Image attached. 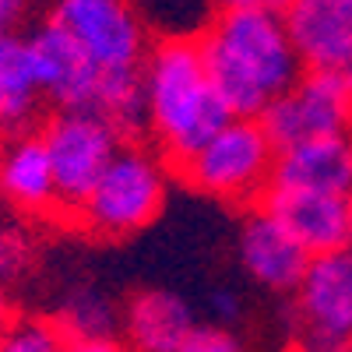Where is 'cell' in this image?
<instances>
[{
	"label": "cell",
	"instance_id": "obj_26",
	"mask_svg": "<svg viewBox=\"0 0 352 352\" xmlns=\"http://www.w3.org/2000/svg\"><path fill=\"white\" fill-rule=\"evenodd\" d=\"M8 314H11V307H8V292H4V282H0V331L8 328Z\"/></svg>",
	"mask_w": 352,
	"mask_h": 352
},
{
	"label": "cell",
	"instance_id": "obj_29",
	"mask_svg": "<svg viewBox=\"0 0 352 352\" xmlns=\"http://www.w3.org/2000/svg\"><path fill=\"white\" fill-rule=\"evenodd\" d=\"M342 4H345V8H349V11H352V0H342Z\"/></svg>",
	"mask_w": 352,
	"mask_h": 352
},
{
	"label": "cell",
	"instance_id": "obj_5",
	"mask_svg": "<svg viewBox=\"0 0 352 352\" xmlns=\"http://www.w3.org/2000/svg\"><path fill=\"white\" fill-rule=\"evenodd\" d=\"M39 134L53 166L56 208L60 215L74 219V212L92 194L102 169L124 148L127 138L96 109H56Z\"/></svg>",
	"mask_w": 352,
	"mask_h": 352
},
{
	"label": "cell",
	"instance_id": "obj_21",
	"mask_svg": "<svg viewBox=\"0 0 352 352\" xmlns=\"http://www.w3.org/2000/svg\"><path fill=\"white\" fill-rule=\"evenodd\" d=\"M28 264V243L18 232H0V282L18 278Z\"/></svg>",
	"mask_w": 352,
	"mask_h": 352
},
{
	"label": "cell",
	"instance_id": "obj_7",
	"mask_svg": "<svg viewBox=\"0 0 352 352\" xmlns=\"http://www.w3.org/2000/svg\"><path fill=\"white\" fill-rule=\"evenodd\" d=\"M257 120L268 131L275 152H285L303 141L352 131V102L338 71H303L296 85L261 109Z\"/></svg>",
	"mask_w": 352,
	"mask_h": 352
},
{
	"label": "cell",
	"instance_id": "obj_13",
	"mask_svg": "<svg viewBox=\"0 0 352 352\" xmlns=\"http://www.w3.org/2000/svg\"><path fill=\"white\" fill-rule=\"evenodd\" d=\"M268 187L352 194V131L303 141L296 148L278 152Z\"/></svg>",
	"mask_w": 352,
	"mask_h": 352
},
{
	"label": "cell",
	"instance_id": "obj_14",
	"mask_svg": "<svg viewBox=\"0 0 352 352\" xmlns=\"http://www.w3.org/2000/svg\"><path fill=\"white\" fill-rule=\"evenodd\" d=\"M0 194L25 215H56V184L46 141L36 131L8 134L0 144Z\"/></svg>",
	"mask_w": 352,
	"mask_h": 352
},
{
	"label": "cell",
	"instance_id": "obj_4",
	"mask_svg": "<svg viewBox=\"0 0 352 352\" xmlns=\"http://www.w3.org/2000/svg\"><path fill=\"white\" fill-rule=\"evenodd\" d=\"M275 144L257 116H232L201 148L176 166L184 180L219 201H261L272 184Z\"/></svg>",
	"mask_w": 352,
	"mask_h": 352
},
{
	"label": "cell",
	"instance_id": "obj_27",
	"mask_svg": "<svg viewBox=\"0 0 352 352\" xmlns=\"http://www.w3.org/2000/svg\"><path fill=\"white\" fill-rule=\"evenodd\" d=\"M338 74H342V85H345V92H349V102H352V60H349Z\"/></svg>",
	"mask_w": 352,
	"mask_h": 352
},
{
	"label": "cell",
	"instance_id": "obj_6",
	"mask_svg": "<svg viewBox=\"0 0 352 352\" xmlns=\"http://www.w3.org/2000/svg\"><path fill=\"white\" fill-rule=\"evenodd\" d=\"M50 21L85 50L102 74L141 71L148 56V36L127 0H53Z\"/></svg>",
	"mask_w": 352,
	"mask_h": 352
},
{
	"label": "cell",
	"instance_id": "obj_28",
	"mask_svg": "<svg viewBox=\"0 0 352 352\" xmlns=\"http://www.w3.org/2000/svg\"><path fill=\"white\" fill-rule=\"evenodd\" d=\"M307 352H349V349H307Z\"/></svg>",
	"mask_w": 352,
	"mask_h": 352
},
{
	"label": "cell",
	"instance_id": "obj_3",
	"mask_svg": "<svg viewBox=\"0 0 352 352\" xmlns=\"http://www.w3.org/2000/svg\"><path fill=\"white\" fill-rule=\"evenodd\" d=\"M162 204H166V162L141 144L124 141V148L102 169L92 194L74 212V222L99 240H120L152 226Z\"/></svg>",
	"mask_w": 352,
	"mask_h": 352
},
{
	"label": "cell",
	"instance_id": "obj_24",
	"mask_svg": "<svg viewBox=\"0 0 352 352\" xmlns=\"http://www.w3.org/2000/svg\"><path fill=\"white\" fill-rule=\"evenodd\" d=\"M64 352H124L116 338H67Z\"/></svg>",
	"mask_w": 352,
	"mask_h": 352
},
{
	"label": "cell",
	"instance_id": "obj_18",
	"mask_svg": "<svg viewBox=\"0 0 352 352\" xmlns=\"http://www.w3.org/2000/svg\"><path fill=\"white\" fill-rule=\"evenodd\" d=\"M64 335L67 338H113L116 331V310L106 296L85 289L67 300L64 307Z\"/></svg>",
	"mask_w": 352,
	"mask_h": 352
},
{
	"label": "cell",
	"instance_id": "obj_12",
	"mask_svg": "<svg viewBox=\"0 0 352 352\" xmlns=\"http://www.w3.org/2000/svg\"><path fill=\"white\" fill-rule=\"evenodd\" d=\"M282 18L303 71H342L352 60V11L342 0H296Z\"/></svg>",
	"mask_w": 352,
	"mask_h": 352
},
{
	"label": "cell",
	"instance_id": "obj_22",
	"mask_svg": "<svg viewBox=\"0 0 352 352\" xmlns=\"http://www.w3.org/2000/svg\"><path fill=\"white\" fill-rule=\"evenodd\" d=\"M208 310L219 324H229V320L240 317V296L232 289H212L208 292Z\"/></svg>",
	"mask_w": 352,
	"mask_h": 352
},
{
	"label": "cell",
	"instance_id": "obj_17",
	"mask_svg": "<svg viewBox=\"0 0 352 352\" xmlns=\"http://www.w3.org/2000/svg\"><path fill=\"white\" fill-rule=\"evenodd\" d=\"M96 113H102L124 138L138 134L144 127V85H141V71L102 74Z\"/></svg>",
	"mask_w": 352,
	"mask_h": 352
},
{
	"label": "cell",
	"instance_id": "obj_23",
	"mask_svg": "<svg viewBox=\"0 0 352 352\" xmlns=\"http://www.w3.org/2000/svg\"><path fill=\"white\" fill-rule=\"evenodd\" d=\"M32 0H0V39L4 36H14V28L25 21Z\"/></svg>",
	"mask_w": 352,
	"mask_h": 352
},
{
	"label": "cell",
	"instance_id": "obj_15",
	"mask_svg": "<svg viewBox=\"0 0 352 352\" xmlns=\"http://www.w3.org/2000/svg\"><path fill=\"white\" fill-rule=\"evenodd\" d=\"M194 328V310L169 289H144L124 310V331L134 352H176Z\"/></svg>",
	"mask_w": 352,
	"mask_h": 352
},
{
	"label": "cell",
	"instance_id": "obj_2",
	"mask_svg": "<svg viewBox=\"0 0 352 352\" xmlns=\"http://www.w3.org/2000/svg\"><path fill=\"white\" fill-rule=\"evenodd\" d=\"M141 85L144 127L152 131L162 159L173 169L232 120V109L208 78L197 39L176 36L148 46V56L141 64Z\"/></svg>",
	"mask_w": 352,
	"mask_h": 352
},
{
	"label": "cell",
	"instance_id": "obj_25",
	"mask_svg": "<svg viewBox=\"0 0 352 352\" xmlns=\"http://www.w3.org/2000/svg\"><path fill=\"white\" fill-rule=\"evenodd\" d=\"M296 0H219V8H261V11H275L285 14Z\"/></svg>",
	"mask_w": 352,
	"mask_h": 352
},
{
	"label": "cell",
	"instance_id": "obj_8",
	"mask_svg": "<svg viewBox=\"0 0 352 352\" xmlns=\"http://www.w3.org/2000/svg\"><path fill=\"white\" fill-rule=\"evenodd\" d=\"M296 314L307 349L352 345V247L310 257L296 285Z\"/></svg>",
	"mask_w": 352,
	"mask_h": 352
},
{
	"label": "cell",
	"instance_id": "obj_20",
	"mask_svg": "<svg viewBox=\"0 0 352 352\" xmlns=\"http://www.w3.org/2000/svg\"><path fill=\"white\" fill-rule=\"evenodd\" d=\"M176 352H247L226 324H194Z\"/></svg>",
	"mask_w": 352,
	"mask_h": 352
},
{
	"label": "cell",
	"instance_id": "obj_19",
	"mask_svg": "<svg viewBox=\"0 0 352 352\" xmlns=\"http://www.w3.org/2000/svg\"><path fill=\"white\" fill-rule=\"evenodd\" d=\"M67 335L53 320H18L0 331V352H64Z\"/></svg>",
	"mask_w": 352,
	"mask_h": 352
},
{
	"label": "cell",
	"instance_id": "obj_9",
	"mask_svg": "<svg viewBox=\"0 0 352 352\" xmlns=\"http://www.w3.org/2000/svg\"><path fill=\"white\" fill-rule=\"evenodd\" d=\"M261 208L272 212L310 257L352 247V194H317L268 187Z\"/></svg>",
	"mask_w": 352,
	"mask_h": 352
},
{
	"label": "cell",
	"instance_id": "obj_1",
	"mask_svg": "<svg viewBox=\"0 0 352 352\" xmlns=\"http://www.w3.org/2000/svg\"><path fill=\"white\" fill-rule=\"evenodd\" d=\"M197 43L215 92L232 116H261L264 106L303 74L285 18L275 11L219 8Z\"/></svg>",
	"mask_w": 352,
	"mask_h": 352
},
{
	"label": "cell",
	"instance_id": "obj_10",
	"mask_svg": "<svg viewBox=\"0 0 352 352\" xmlns=\"http://www.w3.org/2000/svg\"><path fill=\"white\" fill-rule=\"evenodd\" d=\"M25 39H28V50H32V64H36L43 99H50L56 109H96L102 71L88 60L85 50L60 25L43 21Z\"/></svg>",
	"mask_w": 352,
	"mask_h": 352
},
{
	"label": "cell",
	"instance_id": "obj_16",
	"mask_svg": "<svg viewBox=\"0 0 352 352\" xmlns=\"http://www.w3.org/2000/svg\"><path fill=\"white\" fill-rule=\"evenodd\" d=\"M43 106V88L36 78L32 50L25 36L0 39V134H21L32 131Z\"/></svg>",
	"mask_w": 352,
	"mask_h": 352
},
{
	"label": "cell",
	"instance_id": "obj_11",
	"mask_svg": "<svg viewBox=\"0 0 352 352\" xmlns=\"http://www.w3.org/2000/svg\"><path fill=\"white\" fill-rule=\"evenodd\" d=\"M240 264L243 272L272 292H296L310 254L292 240V232L272 215V212H250L240 226Z\"/></svg>",
	"mask_w": 352,
	"mask_h": 352
}]
</instances>
